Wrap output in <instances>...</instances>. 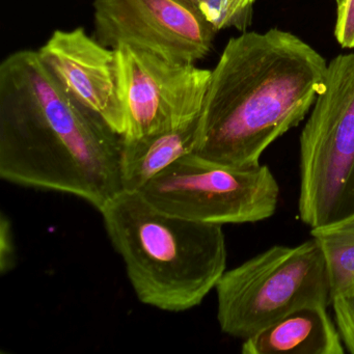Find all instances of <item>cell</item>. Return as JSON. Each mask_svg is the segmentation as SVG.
<instances>
[{
  "label": "cell",
  "mask_w": 354,
  "mask_h": 354,
  "mask_svg": "<svg viewBox=\"0 0 354 354\" xmlns=\"http://www.w3.org/2000/svg\"><path fill=\"white\" fill-rule=\"evenodd\" d=\"M256 0H229L230 11L234 17L250 28L254 16V3Z\"/></svg>",
  "instance_id": "e0dca14e"
},
{
  "label": "cell",
  "mask_w": 354,
  "mask_h": 354,
  "mask_svg": "<svg viewBox=\"0 0 354 354\" xmlns=\"http://www.w3.org/2000/svg\"><path fill=\"white\" fill-rule=\"evenodd\" d=\"M327 67L316 49L279 28L230 39L211 73L194 154L230 167L259 165L310 113Z\"/></svg>",
  "instance_id": "7a4b0ae2"
},
{
  "label": "cell",
  "mask_w": 354,
  "mask_h": 354,
  "mask_svg": "<svg viewBox=\"0 0 354 354\" xmlns=\"http://www.w3.org/2000/svg\"><path fill=\"white\" fill-rule=\"evenodd\" d=\"M335 322L346 349L354 354V292L331 299Z\"/></svg>",
  "instance_id": "5bb4252c"
},
{
  "label": "cell",
  "mask_w": 354,
  "mask_h": 354,
  "mask_svg": "<svg viewBox=\"0 0 354 354\" xmlns=\"http://www.w3.org/2000/svg\"><path fill=\"white\" fill-rule=\"evenodd\" d=\"M99 212L136 297L165 312L202 304L227 268L223 225L159 210L140 192H121Z\"/></svg>",
  "instance_id": "3957f363"
},
{
  "label": "cell",
  "mask_w": 354,
  "mask_h": 354,
  "mask_svg": "<svg viewBox=\"0 0 354 354\" xmlns=\"http://www.w3.org/2000/svg\"><path fill=\"white\" fill-rule=\"evenodd\" d=\"M335 3H337V6L339 5V3H342V0H335Z\"/></svg>",
  "instance_id": "ac0fdd59"
},
{
  "label": "cell",
  "mask_w": 354,
  "mask_h": 354,
  "mask_svg": "<svg viewBox=\"0 0 354 354\" xmlns=\"http://www.w3.org/2000/svg\"><path fill=\"white\" fill-rule=\"evenodd\" d=\"M324 306L299 308L244 339L243 354H343L341 335Z\"/></svg>",
  "instance_id": "30bf717a"
},
{
  "label": "cell",
  "mask_w": 354,
  "mask_h": 354,
  "mask_svg": "<svg viewBox=\"0 0 354 354\" xmlns=\"http://www.w3.org/2000/svg\"><path fill=\"white\" fill-rule=\"evenodd\" d=\"M140 194L163 212L211 225L270 218L279 186L267 165L230 167L186 155L151 180Z\"/></svg>",
  "instance_id": "8992f818"
},
{
  "label": "cell",
  "mask_w": 354,
  "mask_h": 354,
  "mask_svg": "<svg viewBox=\"0 0 354 354\" xmlns=\"http://www.w3.org/2000/svg\"><path fill=\"white\" fill-rule=\"evenodd\" d=\"M93 8L96 39L111 49L136 47L196 64L217 32L189 0H94Z\"/></svg>",
  "instance_id": "ba28073f"
},
{
  "label": "cell",
  "mask_w": 354,
  "mask_h": 354,
  "mask_svg": "<svg viewBox=\"0 0 354 354\" xmlns=\"http://www.w3.org/2000/svg\"><path fill=\"white\" fill-rule=\"evenodd\" d=\"M215 290L221 331L242 339L304 306L331 302L324 256L314 238L272 246L225 270Z\"/></svg>",
  "instance_id": "5b68a950"
},
{
  "label": "cell",
  "mask_w": 354,
  "mask_h": 354,
  "mask_svg": "<svg viewBox=\"0 0 354 354\" xmlns=\"http://www.w3.org/2000/svg\"><path fill=\"white\" fill-rule=\"evenodd\" d=\"M298 212L310 229L354 214V53L339 55L300 134Z\"/></svg>",
  "instance_id": "277c9868"
},
{
  "label": "cell",
  "mask_w": 354,
  "mask_h": 354,
  "mask_svg": "<svg viewBox=\"0 0 354 354\" xmlns=\"http://www.w3.org/2000/svg\"><path fill=\"white\" fill-rule=\"evenodd\" d=\"M310 235L324 256L331 299L354 292V214L312 229Z\"/></svg>",
  "instance_id": "7c38bea8"
},
{
  "label": "cell",
  "mask_w": 354,
  "mask_h": 354,
  "mask_svg": "<svg viewBox=\"0 0 354 354\" xmlns=\"http://www.w3.org/2000/svg\"><path fill=\"white\" fill-rule=\"evenodd\" d=\"M202 14L203 17L214 28L216 32L227 28H236L246 32L248 26L232 15L229 0H189Z\"/></svg>",
  "instance_id": "4fadbf2b"
},
{
  "label": "cell",
  "mask_w": 354,
  "mask_h": 354,
  "mask_svg": "<svg viewBox=\"0 0 354 354\" xmlns=\"http://www.w3.org/2000/svg\"><path fill=\"white\" fill-rule=\"evenodd\" d=\"M15 265V248H14L13 235H12L11 223L1 214L0 221V271L1 273L11 270Z\"/></svg>",
  "instance_id": "2e32d148"
},
{
  "label": "cell",
  "mask_w": 354,
  "mask_h": 354,
  "mask_svg": "<svg viewBox=\"0 0 354 354\" xmlns=\"http://www.w3.org/2000/svg\"><path fill=\"white\" fill-rule=\"evenodd\" d=\"M117 51L126 117L121 136H157L198 121L211 70L136 47L122 46Z\"/></svg>",
  "instance_id": "52a82bcc"
},
{
  "label": "cell",
  "mask_w": 354,
  "mask_h": 354,
  "mask_svg": "<svg viewBox=\"0 0 354 354\" xmlns=\"http://www.w3.org/2000/svg\"><path fill=\"white\" fill-rule=\"evenodd\" d=\"M335 37L339 46L354 48V0H342L337 6Z\"/></svg>",
  "instance_id": "9a60e30c"
},
{
  "label": "cell",
  "mask_w": 354,
  "mask_h": 354,
  "mask_svg": "<svg viewBox=\"0 0 354 354\" xmlns=\"http://www.w3.org/2000/svg\"><path fill=\"white\" fill-rule=\"evenodd\" d=\"M121 136L72 98L38 51L0 65V177L62 192L100 211L123 192Z\"/></svg>",
  "instance_id": "6da1fadb"
},
{
  "label": "cell",
  "mask_w": 354,
  "mask_h": 354,
  "mask_svg": "<svg viewBox=\"0 0 354 354\" xmlns=\"http://www.w3.org/2000/svg\"><path fill=\"white\" fill-rule=\"evenodd\" d=\"M38 53L72 98L123 136L126 117L117 49L104 46L84 28H77L55 30Z\"/></svg>",
  "instance_id": "9c48e42d"
},
{
  "label": "cell",
  "mask_w": 354,
  "mask_h": 354,
  "mask_svg": "<svg viewBox=\"0 0 354 354\" xmlns=\"http://www.w3.org/2000/svg\"><path fill=\"white\" fill-rule=\"evenodd\" d=\"M198 121L157 136H121L120 175L124 192H140L178 159L194 153Z\"/></svg>",
  "instance_id": "8fae6325"
}]
</instances>
